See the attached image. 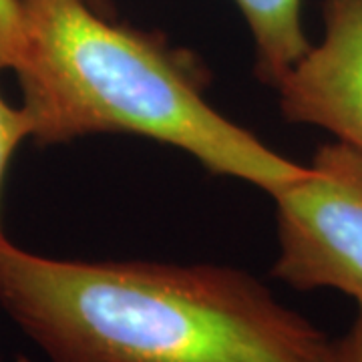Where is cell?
Masks as SVG:
<instances>
[{
    "mask_svg": "<svg viewBox=\"0 0 362 362\" xmlns=\"http://www.w3.org/2000/svg\"><path fill=\"white\" fill-rule=\"evenodd\" d=\"M21 11L23 47L13 69L39 145L141 135L270 195L306 173L308 165L278 156L207 103L206 69L161 35L113 25L87 0H21Z\"/></svg>",
    "mask_w": 362,
    "mask_h": 362,
    "instance_id": "2",
    "label": "cell"
},
{
    "mask_svg": "<svg viewBox=\"0 0 362 362\" xmlns=\"http://www.w3.org/2000/svg\"><path fill=\"white\" fill-rule=\"evenodd\" d=\"M324 37L276 87L288 121L330 131L362 153V0H324Z\"/></svg>",
    "mask_w": 362,
    "mask_h": 362,
    "instance_id": "4",
    "label": "cell"
},
{
    "mask_svg": "<svg viewBox=\"0 0 362 362\" xmlns=\"http://www.w3.org/2000/svg\"><path fill=\"white\" fill-rule=\"evenodd\" d=\"M0 304L49 362H328L330 340L246 272L42 258L0 240Z\"/></svg>",
    "mask_w": 362,
    "mask_h": 362,
    "instance_id": "1",
    "label": "cell"
},
{
    "mask_svg": "<svg viewBox=\"0 0 362 362\" xmlns=\"http://www.w3.org/2000/svg\"><path fill=\"white\" fill-rule=\"evenodd\" d=\"M23 47L21 0H0V71L13 69Z\"/></svg>",
    "mask_w": 362,
    "mask_h": 362,
    "instance_id": "7",
    "label": "cell"
},
{
    "mask_svg": "<svg viewBox=\"0 0 362 362\" xmlns=\"http://www.w3.org/2000/svg\"><path fill=\"white\" fill-rule=\"evenodd\" d=\"M87 2H89L90 6H93V8H95L97 13H105V11H107V8H105L103 0H87Z\"/></svg>",
    "mask_w": 362,
    "mask_h": 362,
    "instance_id": "9",
    "label": "cell"
},
{
    "mask_svg": "<svg viewBox=\"0 0 362 362\" xmlns=\"http://www.w3.org/2000/svg\"><path fill=\"white\" fill-rule=\"evenodd\" d=\"M25 137H30L28 121L21 107H11L0 97V194H2V181L6 168L13 159L16 147ZM2 228H0V240H2Z\"/></svg>",
    "mask_w": 362,
    "mask_h": 362,
    "instance_id": "6",
    "label": "cell"
},
{
    "mask_svg": "<svg viewBox=\"0 0 362 362\" xmlns=\"http://www.w3.org/2000/svg\"><path fill=\"white\" fill-rule=\"evenodd\" d=\"M328 362H362V308L350 330L337 342H330Z\"/></svg>",
    "mask_w": 362,
    "mask_h": 362,
    "instance_id": "8",
    "label": "cell"
},
{
    "mask_svg": "<svg viewBox=\"0 0 362 362\" xmlns=\"http://www.w3.org/2000/svg\"><path fill=\"white\" fill-rule=\"evenodd\" d=\"M244 13L256 45V73L272 87L310 51L302 28V0H235Z\"/></svg>",
    "mask_w": 362,
    "mask_h": 362,
    "instance_id": "5",
    "label": "cell"
},
{
    "mask_svg": "<svg viewBox=\"0 0 362 362\" xmlns=\"http://www.w3.org/2000/svg\"><path fill=\"white\" fill-rule=\"evenodd\" d=\"M280 256L274 276L296 290L334 288L362 308V153L318 147L300 180L272 195Z\"/></svg>",
    "mask_w": 362,
    "mask_h": 362,
    "instance_id": "3",
    "label": "cell"
}]
</instances>
